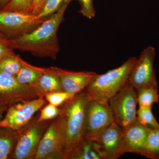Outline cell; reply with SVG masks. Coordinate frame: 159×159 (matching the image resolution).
I'll return each instance as SVG.
<instances>
[{"label":"cell","instance_id":"cell-32","mask_svg":"<svg viewBox=\"0 0 159 159\" xmlns=\"http://www.w3.org/2000/svg\"><path fill=\"white\" fill-rule=\"evenodd\" d=\"M63 2H70L71 1H73V0H62Z\"/></svg>","mask_w":159,"mask_h":159},{"label":"cell","instance_id":"cell-8","mask_svg":"<svg viewBox=\"0 0 159 159\" xmlns=\"http://www.w3.org/2000/svg\"><path fill=\"white\" fill-rule=\"evenodd\" d=\"M114 122L108 102L90 100L86 111L85 139L96 142L101 134Z\"/></svg>","mask_w":159,"mask_h":159},{"label":"cell","instance_id":"cell-15","mask_svg":"<svg viewBox=\"0 0 159 159\" xmlns=\"http://www.w3.org/2000/svg\"><path fill=\"white\" fill-rule=\"evenodd\" d=\"M34 88L41 98H45L51 93L62 91L57 76L48 72L43 73Z\"/></svg>","mask_w":159,"mask_h":159},{"label":"cell","instance_id":"cell-29","mask_svg":"<svg viewBox=\"0 0 159 159\" xmlns=\"http://www.w3.org/2000/svg\"><path fill=\"white\" fill-rule=\"evenodd\" d=\"M46 0H33L31 7V14L37 16L41 11Z\"/></svg>","mask_w":159,"mask_h":159},{"label":"cell","instance_id":"cell-13","mask_svg":"<svg viewBox=\"0 0 159 159\" xmlns=\"http://www.w3.org/2000/svg\"><path fill=\"white\" fill-rule=\"evenodd\" d=\"M96 142L104 159H118L125 154L123 129L115 122L101 134Z\"/></svg>","mask_w":159,"mask_h":159},{"label":"cell","instance_id":"cell-4","mask_svg":"<svg viewBox=\"0 0 159 159\" xmlns=\"http://www.w3.org/2000/svg\"><path fill=\"white\" fill-rule=\"evenodd\" d=\"M38 117L37 114L18 130L16 146L9 159H34L40 142L51 121H39Z\"/></svg>","mask_w":159,"mask_h":159},{"label":"cell","instance_id":"cell-19","mask_svg":"<svg viewBox=\"0 0 159 159\" xmlns=\"http://www.w3.org/2000/svg\"><path fill=\"white\" fill-rule=\"evenodd\" d=\"M141 156L149 159H159V128L149 130Z\"/></svg>","mask_w":159,"mask_h":159},{"label":"cell","instance_id":"cell-11","mask_svg":"<svg viewBox=\"0 0 159 159\" xmlns=\"http://www.w3.org/2000/svg\"><path fill=\"white\" fill-rule=\"evenodd\" d=\"M38 98L33 87L20 84L15 77L0 72V107H9L17 102Z\"/></svg>","mask_w":159,"mask_h":159},{"label":"cell","instance_id":"cell-12","mask_svg":"<svg viewBox=\"0 0 159 159\" xmlns=\"http://www.w3.org/2000/svg\"><path fill=\"white\" fill-rule=\"evenodd\" d=\"M43 72L56 75L62 91L74 95L84 91L98 74L94 72L69 71L55 67L43 68Z\"/></svg>","mask_w":159,"mask_h":159},{"label":"cell","instance_id":"cell-2","mask_svg":"<svg viewBox=\"0 0 159 159\" xmlns=\"http://www.w3.org/2000/svg\"><path fill=\"white\" fill-rule=\"evenodd\" d=\"M90 100L84 91L60 107L64 123L65 159H70L85 139L87 107Z\"/></svg>","mask_w":159,"mask_h":159},{"label":"cell","instance_id":"cell-16","mask_svg":"<svg viewBox=\"0 0 159 159\" xmlns=\"http://www.w3.org/2000/svg\"><path fill=\"white\" fill-rule=\"evenodd\" d=\"M18 134V131L0 128V159H9L16 146Z\"/></svg>","mask_w":159,"mask_h":159},{"label":"cell","instance_id":"cell-5","mask_svg":"<svg viewBox=\"0 0 159 159\" xmlns=\"http://www.w3.org/2000/svg\"><path fill=\"white\" fill-rule=\"evenodd\" d=\"M64 123L62 116L51 120L38 147L34 159H65Z\"/></svg>","mask_w":159,"mask_h":159},{"label":"cell","instance_id":"cell-20","mask_svg":"<svg viewBox=\"0 0 159 159\" xmlns=\"http://www.w3.org/2000/svg\"><path fill=\"white\" fill-rule=\"evenodd\" d=\"M21 59L15 53L0 58V72L16 77L22 66Z\"/></svg>","mask_w":159,"mask_h":159},{"label":"cell","instance_id":"cell-17","mask_svg":"<svg viewBox=\"0 0 159 159\" xmlns=\"http://www.w3.org/2000/svg\"><path fill=\"white\" fill-rule=\"evenodd\" d=\"M21 62L22 66L16 79L20 84L34 88L43 73V68L31 65L22 59Z\"/></svg>","mask_w":159,"mask_h":159},{"label":"cell","instance_id":"cell-26","mask_svg":"<svg viewBox=\"0 0 159 159\" xmlns=\"http://www.w3.org/2000/svg\"><path fill=\"white\" fill-rule=\"evenodd\" d=\"M60 107L48 103L43 108L41 109L39 114L38 121H50L57 118L60 115Z\"/></svg>","mask_w":159,"mask_h":159},{"label":"cell","instance_id":"cell-18","mask_svg":"<svg viewBox=\"0 0 159 159\" xmlns=\"http://www.w3.org/2000/svg\"><path fill=\"white\" fill-rule=\"evenodd\" d=\"M70 159H104L97 142L84 139Z\"/></svg>","mask_w":159,"mask_h":159},{"label":"cell","instance_id":"cell-23","mask_svg":"<svg viewBox=\"0 0 159 159\" xmlns=\"http://www.w3.org/2000/svg\"><path fill=\"white\" fill-rule=\"evenodd\" d=\"M33 0H11L4 10L31 14Z\"/></svg>","mask_w":159,"mask_h":159},{"label":"cell","instance_id":"cell-9","mask_svg":"<svg viewBox=\"0 0 159 159\" xmlns=\"http://www.w3.org/2000/svg\"><path fill=\"white\" fill-rule=\"evenodd\" d=\"M47 102L45 98H38L10 106L0 121V128L20 130L31 121Z\"/></svg>","mask_w":159,"mask_h":159},{"label":"cell","instance_id":"cell-31","mask_svg":"<svg viewBox=\"0 0 159 159\" xmlns=\"http://www.w3.org/2000/svg\"><path fill=\"white\" fill-rule=\"evenodd\" d=\"M8 108V107H0V121L3 118V114L6 111Z\"/></svg>","mask_w":159,"mask_h":159},{"label":"cell","instance_id":"cell-27","mask_svg":"<svg viewBox=\"0 0 159 159\" xmlns=\"http://www.w3.org/2000/svg\"><path fill=\"white\" fill-rule=\"evenodd\" d=\"M81 8L79 11L81 14L89 19L96 16V11L93 5V0H79Z\"/></svg>","mask_w":159,"mask_h":159},{"label":"cell","instance_id":"cell-28","mask_svg":"<svg viewBox=\"0 0 159 159\" xmlns=\"http://www.w3.org/2000/svg\"><path fill=\"white\" fill-rule=\"evenodd\" d=\"M14 53L13 50L10 48L6 43L5 39L0 36V58Z\"/></svg>","mask_w":159,"mask_h":159},{"label":"cell","instance_id":"cell-21","mask_svg":"<svg viewBox=\"0 0 159 159\" xmlns=\"http://www.w3.org/2000/svg\"><path fill=\"white\" fill-rule=\"evenodd\" d=\"M158 89L147 88L137 92L138 104L139 107H152L155 103H159V95Z\"/></svg>","mask_w":159,"mask_h":159},{"label":"cell","instance_id":"cell-10","mask_svg":"<svg viewBox=\"0 0 159 159\" xmlns=\"http://www.w3.org/2000/svg\"><path fill=\"white\" fill-rule=\"evenodd\" d=\"M156 54L154 48L148 47L137 58L129 79V83L137 92L147 88H158L153 66Z\"/></svg>","mask_w":159,"mask_h":159},{"label":"cell","instance_id":"cell-30","mask_svg":"<svg viewBox=\"0 0 159 159\" xmlns=\"http://www.w3.org/2000/svg\"><path fill=\"white\" fill-rule=\"evenodd\" d=\"M11 0H0V11L6 9Z\"/></svg>","mask_w":159,"mask_h":159},{"label":"cell","instance_id":"cell-22","mask_svg":"<svg viewBox=\"0 0 159 159\" xmlns=\"http://www.w3.org/2000/svg\"><path fill=\"white\" fill-rule=\"evenodd\" d=\"M137 121L151 129L159 128V123L154 116L152 107H139L137 112Z\"/></svg>","mask_w":159,"mask_h":159},{"label":"cell","instance_id":"cell-7","mask_svg":"<svg viewBox=\"0 0 159 159\" xmlns=\"http://www.w3.org/2000/svg\"><path fill=\"white\" fill-rule=\"evenodd\" d=\"M48 18L39 19L31 14L1 11L0 36L7 40L17 38L36 29Z\"/></svg>","mask_w":159,"mask_h":159},{"label":"cell","instance_id":"cell-25","mask_svg":"<svg viewBox=\"0 0 159 159\" xmlns=\"http://www.w3.org/2000/svg\"><path fill=\"white\" fill-rule=\"evenodd\" d=\"M63 2L62 0H46L37 17L39 19L49 17L58 10Z\"/></svg>","mask_w":159,"mask_h":159},{"label":"cell","instance_id":"cell-14","mask_svg":"<svg viewBox=\"0 0 159 159\" xmlns=\"http://www.w3.org/2000/svg\"><path fill=\"white\" fill-rule=\"evenodd\" d=\"M150 129L138 121L123 129L125 153L129 152L141 155Z\"/></svg>","mask_w":159,"mask_h":159},{"label":"cell","instance_id":"cell-1","mask_svg":"<svg viewBox=\"0 0 159 159\" xmlns=\"http://www.w3.org/2000/svg\"><path fill=\"white\" fill-rule=\"evenodd\" d=\"M70 2H64L56 12L31 32L14 39H5L6 43L13 50L29 52L40 58L56 59L60 49L57 31Z\"/></svg>","mask_w":159,"mask_h":159},{"label":"cell","instance_id":"cell-6","mask_svg":"<svg viewBox=\"0 0 159 159\" xmlns=\"http://www.w3.org/2000/svg\"><path fill=\"white\" fill-rule=\"evenodd\" d=\"M114 122L122 129L137 121V91L129 83L109 100Z\"/></svg>","mask_w":159,"mask_h":159},{"label":"cell","instance_id":"cell-3","mask_svg":"<svg viewBox=\"0 0 159 159\" xmlns=\"http://www.w3.org/2000/svg\"><path fill=\"white\" fill-rule=\"evenodd\" d=\"M136 57L129 58L122 65L102 74H97L84 92L90 100L108 102L129 82Z\"/></svg>","mask_w":159,"mask_h":159},{"label":"cell","instance_id":"cell-24","mask_svg":"<svg viewBox=\"0 0 159 159\" xmlns=\"http://www.w3.org/2000/svg\"><path fill=\"white\" fill-rule=\"evenodd\" d=\"M76 95L67 92L60 91L48 94L45 97L46 101L55 106L60 107Z\"/></svg>","mask_w":159,"mask_h":159}]
</instances>
